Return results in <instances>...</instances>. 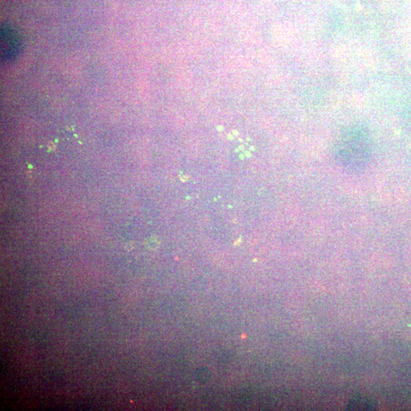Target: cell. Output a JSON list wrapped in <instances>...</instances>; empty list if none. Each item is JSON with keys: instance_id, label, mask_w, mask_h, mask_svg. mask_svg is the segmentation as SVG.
<instances>
[{"instance_id": "6da1fadb", "label": "cell", "mask_w": 411, "mask_h": 411, "mask_svg": "<svg viewBox=\"0 0 411 411\" xmlns=\"http://www.w3.org/2000/svg\"><path fill=\"white\" fill-rule=\"evenodd\" d=\"M22 41L18 32L10 26L1 29V58L10 62L17 58L21 51Z\"/></svg>"}]
</instances>
